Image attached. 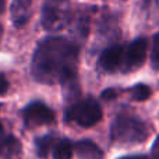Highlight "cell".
Wrapping results in <instances>:
<instances>
[{
	"instance_id": "3",
	"label": "cell",
	"mask_w": 159,
	"mask_h": 159,
	"mask_svg": "<svg viewBox=\"0 0 159 159\" xmlns=\"http://www.w3.org/2000/svg\"><path fill=\"white\" fill-rule=\"evenodd\" d=\"M102 119V109L93 98L77 101L67 109L66 120L74 121L81 127H91Z\"/></svg>"
},
{
	"instance_id": "18",
	"label": "cell",
	"mask_w": 159,
	"mask_h": 159,
	"mask_svg": "<svg viewBox=\"0 0 159 159\" xmlns=\"http://www.w3.org/2000/svg\"><path fill=\"white\" fill-rule=\"evenodd\" d=\"M120 159H148L144 155H135V157H124V158H120Z\"/></svg>"
},
{
	"instance_id": "1",
	"label": "cell",
	"mask_w": 159,
	"mask_h": 159,
	"mask_svg": "<svg viewBox=\"0 0 159 159\" xmlns=\"http://www.w3.org/2000/svg\"><path fill=\"white\" fill-rule=\"evenodd\" d=\"M78 45L61 36H50L39 42L32 56L31 73L42 84H61L69 99L80 93L77 67Z\"/></svg>"
},
{
	"instance_id": "2",
	"label": "cell",
	"mask_w": 159,
	"mask_h": 159,
	"mask_svg": "<svg viewBox=\"0 0 159 159\" xmlns=\"http://www.w3.org/2000/svg\"><path fill=\"white\" fill-rule=\"evenodd\" d=\"M112 140L120 144H138L148 137L147 124L133 115H119L112 123Z\"/></svg>"
},
{
	"instance_id": "6",
	"label": "cell",
	"mask_w": 159,
	"mask_h": 159,
	"mask_svg": "<svg viewBox=\"0 0 159 159\" xmlns=\"http://www.w3.org/2000/svg\"><path fill=\"white\" fill-rule=\"evenodd\" d=\"M55 120V113L42 102H32L24 109V121L28 127L49 124Z\"/></svg>"
},
{
	"instance_id": "4",
	"label": "cell",
	"mask_w": 159,
	"mask_h": 159,
	"mask_svg": "<svg viewBox=\"0 0 159 159\" xmlns=\"http://www.w3.org/2000/svg\"><path fill=\"white\" fill-rule=\"evenodd\" d=\"M70 0H43L41 22L46 31L55 32L64 28L69 22Z\"/></svg>"
},
{
	"instance_id": "11",
	"label": "cell",
	"mask_w": 159,
	"mask_h": 159,
	"mask_svg": "<svg viewBox=\"0 0 159 159\" xmlns=\"http://www.w3.org/2000/svg\"><path fill=\"white\" fill-rule=\"evenodd\" d=\"M74 152V145L70 140H61L56 144L53 149V159H71Z\"/></svg>"
},
{
	"instance_id": "9",
	"label": "cell",
	"mask_w": 159,
	"mask_h": 159,
	"mask_svg": "<svg viewBox=\"0 0 159 159\" xmlns=\"http://www.w3.org/2000/svg\"><path fill=\"white\" fill-rule=\"evenodd\" d=\"M74 151L80 159H103V152L93 141L82 140L74 145Z\"/></svg>"
},
{
	"instance_id": "16",
	"label": "cell",
	"mask_w": 159,
	"mask_h": 159,
	"mask_svg": "<svg viewBox=\"0 0 159 159\" xmlns=\"http://www.w3.org/2000/svg\"><path fill=\"white\" fill-rule=\"evenodd\" d=\"M8 89V81L3 74H0V95L6 93Z\"/></svg>"
},
{
	"instance_id": "20",
	"label": "cell",
	"mask_w": 159,
	"mask_h": 159,
	"mask_svg": "<svg viewBox=\"0 0 159 159\" xmlns=\"http://www.w3.org/2000/svg\"><path fill=\"white\" fill-rule=\"evenodd\" d=\"M2 130H3V127H2V123H0V133H2Z\"/></svg>"
},
{
	"instance_id": "19",
	"label": "cell",
	"mask_w": 159,
	"mask_h": 159,
	"mask_svg": "<svg viewBox=\"0 0 159 159\" xmlns=\"http://www.w3.org/2000/svg\"><path fill=\"white\" fill-rule=\"evenodd\" d=\"M3 8H4V0H0V13L3 11Z\"/></svg>"
},
{
	"instance_id": "5",
	"label": "cell",
	"mask_w": 159,
	"mask_h": 159,
	"mask_svg": "<svg viewBox=\"0 0 159 159\" xmlns=\"http://www.w3.org/2000/svg\"><path fill=\"white\" fill-rule=\"evenodd\" d=\"M147 48L148 42L145 38H137L124 49L123 63H121V71H130L144 63L147 57Z\"/></svg>"
},
{
	"instance_id": "14",
	"label": "cell",
	"mask_w": 159,
	"mask_h": 159,
	"mask_svg": "<svg viewBox=\"0 0 159 159\" xmlns=\"http://www.w3.org/2000/svg\"><path fill=\"white\" fill-rule=\"evenodd\" d=\"M151 64L155 70H159V32L154 36V43H152V52H151Z\"/></svg>"
},
{
	"instance_id": "17",
	"label": "cell",
	"mask_w": 159,
	"mask_h": 159,
	"mask_svg": "<svg viewBox=\"0 0 159 159\" xmlns=\"http://www.w3.org/2000/svg\"><path fill=\"white\" fill-rule=\"evenodd\" d=\"M151 155H152V159H159V137L155 140L154 145H152Z\"/></svg>"
},
{
	"instance_id": "8",
	"label": "cell",
	"mask_w": 159,
	"mask_h": 159,
	"mask_svg": "<svg viewBox=\"0 0 159 159\" xmlns=\"http://www.w3.org/2000/svg\"><path fill=\"white\" fill-rule=\"evenodd\" d=\"M32 0H14L11 4V20L17 28L27 24L31 14Z\"/></svg>"
},
{
	"instance_id": "10",
	"label": "cell",
	"mask_w": 159,
	"mask_h": 159,
	"mask_svg": "<svg viewBox=\"0 0 159 159\" xmlns=\"http://www.w3.org/2000/svg\"><path fill=\"white\" fill-rule=\"evenodd\" d=\"M21 145L18 140L13 135H0V155L6 158H11L14 155L20 154Z\"/></svg>"
},
{
	"instance_id": "15",
	"label": "cell",
	"mask_w": 159,
	"mask_h": 159,
	"mask_svg": "<svg viewBox=\"0 0 159 159\" xmlns=\"http://www.w3.org/2000/svg\"><path fill=\"white\" fill-rule=\"evenodd\" d=\"M116 96H117V91H115L113 88H107V89H105L103 92H102V98H103L105 101H112Z\"/></svg>"
},
{
	"instance_id": "13",
	"label": "cell",
	"mask_w": 159,
	"mask_h": 159,
	"mask_svg": "<svg viewBox=\"0 0 159 159\" xmlns=\"http://www.w3.org/2000/svg\"><path fill=\"white\" fill-rule=\"evenodd\" d=\"M130 92H131L133 99H135V101H147V99L151 96V89H149V87H147V85H144V84L134 85V87L130 89Z\"/></svg>"
},
{
	"instance_id": "12",
	"label": "cell",
	"mask_w": 159,
	"mask_h": 159,
	"mask_svg": "<svg viewBox=\"0 0 159 159\" xmlns=\"http://www.w3.org/2000/svg\"><path fill=\"white\" fill-rule=\"evenodd\" d=\"M53 143H55V140H53L52 135H43V137L38 138V140L35 141L36 154H38V157L39 158H46L48 155H49V151H50V148H52Z\"/></svg>"
},
{
	"instance_id": "7",
	"label": "cell",
	"mask_w": 159,
	"mask_h": 159,
	"mask_svg": "<svg viewBox=\"0 0 159 159\" xmlns=\"http://www.w3.org/2000/svg\"><path fill=\"white\" fill-rule=\"evenodd\" d=\"M123 46H110L105 49L99 56V67L105 71H115L117 69H121V63H123Z\"/></svg>"
}]
</instances>
